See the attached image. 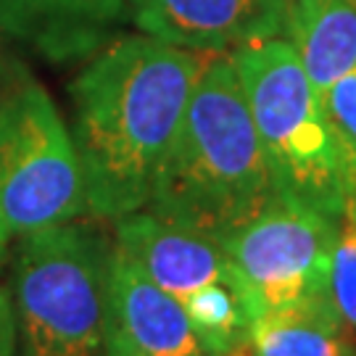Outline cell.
Here are the masks:
<instances>
[{
    "mask_svg": "<svg viewBox=\"0 0 356 356\" xmlns=\"http://www.w3.org/2000/svg\"><path fill=\"white\" fill-rule=\"evenodd\" d=\"M204 64L143 35L106 45L76 74L72 138L88 211L122 219L148 206Z\"/></svg>",
    "mask_w": 356,
    "mask_h": 356,
    "instance_id": "1",
    "label": "cell"
},
{
    "mask_svg": "<svg viewBox=\"0 0 356 356\" xmlns=\"http://www.w3.org/2000/svg\"><path fill=\"white\" fill-rule=\"evenodd\" d=\"M277 201L238 69L229 56L211 58L148 204L153 214L222 243Z\"/></svg>",
    "mask_w": 356,
    "mask_h": 356,
    "instance_id": "2",
    "label": "cell"
},
{
    "mask_svg": "<svg viewBox=\"0 0 356 356\" xmlns=\"http://www.w3.org/2000/svg\"><path fill=\"white\" fill-rule=\"evenodd\" d=\"M277 198L332 222L343 219L335 135L325 101L288 40L232 51Z\"/></svg>",
    "mask_w": 356,
    "mask_h": 356,
    "instance_id": "3",
    "label": "cell"
},
{
    "mask_svg": "<svg viewBox=\"0 0 356 356\" xmlns=\"http://www.w3.org/2000/svg\"><path fill=\"white\" fill-rule=\"evenodd\" d=\"M106 264L101 238L72 222L22 238L11 293L19 356H106Z\"/></svg>",
    "mask_w": 356,
    "mask_h": 356,
    "instance_id": "4",
    "label": "cell"
},
{
    "mask_svg": "<svg viewBox=\"0 0 356 356\" xmlns=\"http://www.w3.org/2000/svg\"><path fill=\"white\" fill-rule=\"evenodd\" d=\"M79 211L85 185L72 129L48 90L22 76L0 95V225L24 238Z\"/></svg>",
    "mask_w": 356,
    "mask_h": 356,
    "instance_id": "5",
    "label": "cell"
},
{
    "mask_svg": "<svg viewBox=\"0 0 356 356\" xmlns=\"http://www.w3.org/2000/svg\"><path fill=\"white\" fill-rule=\"evenodd\" d=\"M341 222L277 201L222 241L259 314L330 298Z\"/></svg>",
    "mask_w": 356,
    "mask_h": 356,
    "instance_id": "6",
    "label": "cell"
},
{
    "mask_svg": "<svg viewBox=\"0 0 356 356\" xmlns=\"http://www.w3.org/2000/svg\"><path fill=\"white\" fill-rule=\"evenodd\" d=\"M106 356H216L185 306L116 245L106 264Z\"/></svg>",
    "mask_w": 356,
    "mask_h": 356,
    "instance_id": "7",
    "label": "cell"
},
{
    "mask_svg": "<svg viewBox=\"0 0 356 356\" xmlns=\"http://www.w3.org/2000/svg\"><path fill=\"white\" fill-rule=\"evenodd\" d=\"M293 0H132L148 38L185 51H227L288 32Z\"/></svg>",
    "mask_w": 356,
    "mask_h": 356,
    "instance_id": "8",
    "label": "cell"
},
{
    "mask_svg": "<svg viewBox=\"0 0 356 356\" xmlns=\"http://www.w3.org/2000/svg\"><path fill=\"white\" fill-rule=\"evenodd\" d=\"M116 238V245L127 251L156 285L179 301L206 285L238 277L222 243L153 211L122 216Z\"/></svg>",
    "mask_w": 356,
    "mask_h": 356,
    "instance_id": "9",
    "label": "cell"
},
{
    "mask_svg": "<svg viewBox=\"0 0 356 356\" xmlns=\"http://www.w3.org/2000/svg\"><path fill=\"white\" fill-rule=\"evenodd\" d=\"M127 0H0V35L53 61L88 56L124 13Z\"/></svg>",
    "mask_w": 356,
    "mask_h": 356,
    "instance_id": "10",
    "label": "cell"
},
{
    "mask_svg": "<svg viewBox=\"0 0 356 356\" xmlns=\"http://www.w3.org/2000/svg\"><path fill=\"white\" fill-rule=\"evenodd\" d=\"M288 35L319 98L356 72V0H293Z\"/></svg>",
    "mask_w": 356,
    "mask_h": 356,
    "instance_id": "11",
    "label": "cell"
},
{
    "mask_svg": "<svg viewBox=\"0 0 356 356\" xmlns=\"http://www.w3.org/2000/svg\"><path fill=\"white\" fill-rule=\"evenodd\" d=\"M251 356H356V335L332 298L259 314L251 330Z\"/></svg>",
    "mask_w": 356,
    "mask_h": 356,
    "instance_id": "12",
    "label": "cell"
},
{
    "mask_svg": "<svg viewBox=\"0 0 356 356\" xmlns=\"http://www.w3.org/2000/svg\"><path fill=\"white\" fill-rule=\"evenodd\" d=\"M179 304L185 306L193 327L216 356L235 354L251 341L256 309L241 275L232 280L206 285L185 296Z\"/></svg>",
    "mask_w": 356,
    "mask_h": 356,
    "instance_id": "13",
    "label": "cell"
},
{
    "mask_svg": "<svg viewBox=\"0 0 356 356\" xmlns=\"http://www.w3.org/2000/svg\"><path fill=\"white\" fill-rule=\"evenodd\" d=\"M325 108L335 135L338 177L343 193V216L356 222V72L325 92Z\"/></svg>",
    "mask_w": 356,
    "mask_h": 356,
    "instance_id": "14",
    "label": "cell"
},
{
    "mask_svg": "<svg viewBox=\"0 0 356 356\" xmlns=\"http://www.w3.org/2000/svg\"><path fill=\"white\" fill-rule=\"evenodd\" d=\"M330 298L346 327L356 335V222L341 219L338 241L332 251Z\"/></svg>",
    "mask_w": 356,
    "mask_h": 356,
    "instance_id": "15",
    "label": "cell"
},
{
    "mask_svg": "<svg viewBox=\"0 0 356 356\" xmlns=\"http://www.w3.org/2000/svg\"><path fill=\"white\" fill-rule=\"evenodd\" d=\"M0 356H19V332L11 296L0 288Z\"/></svg>",
    "mask_w": 356,
    "mask_h": 356,
    "instance_id": "16",
    "label": "cell"
},
{
    "mask_svg": "<svg viewBox=\"0 0 356 356\" xmlns=\"http://www.w3.org/2000/svg\"><path fill=\"white\" fill-rule=\"evenodd\" d=\"M8 238H11V235H8V232H6V227L0 225V259H3V254H6V245H8Z\"/></svg>",
    "mask_w": 356,
    "mask_h": 356,
    "instance_id": "17",
    "label": "cell"
}]
</instances>
